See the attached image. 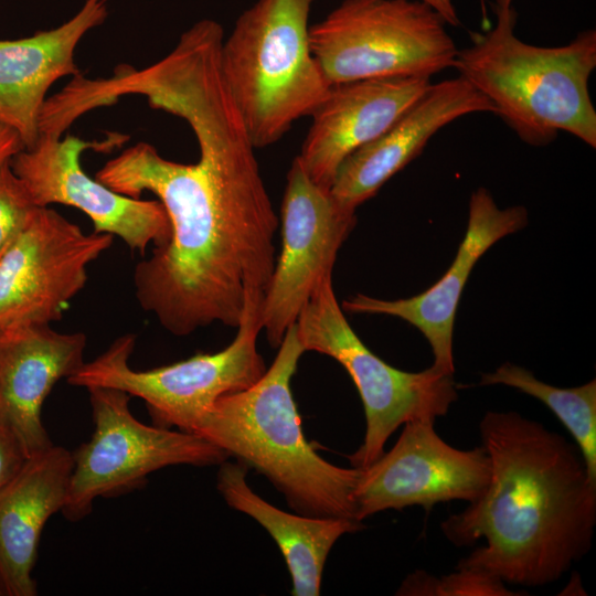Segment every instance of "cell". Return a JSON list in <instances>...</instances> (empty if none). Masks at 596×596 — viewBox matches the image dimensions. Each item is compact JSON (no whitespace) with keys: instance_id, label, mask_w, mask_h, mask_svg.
Wrapping results in <instances>:
<instances>
[{"instance_id":"obj_1","label":"cell","mask_w":596,"mask_h":596,"mask_svg":"<svg viewBox=\"0 0 596 596\" xmlns=\"http://www.w3.org/2000/svg\"><path fill=\"white\" fill-rule=\"evenodd\" d=\"M155 103L189 124L199 160L171 161L138 142L96 173L120 194L153 193L170 221L169 242L134 269L137 301L178 337L213 323L237 328L247 301L265 295L276 263L279 220L256 148L216 63L175 71Z\"/></svg>"},{"instance_id":"obj_2","label":"cell","mask_w":596,"mask_h":596,"mask_svg":"<svg viewBox=\"0 0 596 596\" xmlns=\"http://www.w3.org/2000/svg\"><path fill=\"white\" fill-rule=\"evenodd\" d=\"M479 432L490 458L489 483L440 528L456 546L480 539L486 544L456 567L510 585L552 584L592 547L596 481L576 444L517 412H487Z\"/></svg>"},{"instance_id":"obj_3","label":"cell","mask_w":596,"mask_h":596,"mask_svg":"<svg viewBox=\"0 0 596 596\" xmlns=\"http://www.w3.org/2000/svg\"><path fill=\"white\" fill-rule=\"evenodd\" d=\"M278 348L262 377L220 397L194 434L266 477L295 512L358 521L352 496L360 469L327 461L304 436L290 386L306 352L295 324Z\"/></svg>"},{"instance_id":"obj_4","label":"cell","mask_w":596,"mask_h":596,"mask_svg":"<svg viewBox=\"0 0 596 596\" xmlns=\"http://www.w3.org/2000/svg\"><path fill=\"white\" fill-rule=\"evenodd\" d=\"M496 13L494 26L458 50L453 67L525 143L546 146L565 131L596 148V109L588 88L596 31H581L561 46H536L515 35L513 6L496 8Z\"/></svg>"},{"instance_id":"obj_5","label":"cell","mask_w":596,"mask_h":596,"mask_svg":"<svg viewBox=\"0 0 596 596\" xmlns=\"http://www.w3.org/2000/svg\"><path fill=\"white\" fill-rule=\"evenodd\" d=\"M316 1L256 0L223 40V76L255 148L281 139L330 89L310 47Z\"/></svg>"},{"instance_id":"obj_6","label":"cell","mask_w":596,"mask_h":596,"mask_svg":"<svg viewBox=\"0 0 596 596\" xmlns=\"http://www.w3.org/2000/svg\"><path fill=\"white\" fill-rule=\"evenodd\" d=\"M295 326L305 351L339 362L360 394L366 427L362 445L350 456L352 467L363 469L375 461L400 426L419 419L435 422L458 398L454 374L433 365L406 372L374 354L344 317L334 295L332 274L317 285Z\"/></svg>"},{"instance_id":"obj_7","label":"cell","mask_w":596,"mask_h":596,"mask_svg":"<svg viewBox=\"0 0 596 596\" xmlns=\"http://www.w3.org/2000/svg\"><path fill=\"white\" fill-rule=\"evenodd\" d=\"M262 300L263 296H254L247 301L237 333L223 350L198 352L168 365L135 370L129 358L136 336L126 333L93 361L85 362L67 382L86 390H121L145 402L155 425L194 433L220 397L252 386L265 373L257 350Z\"/></svg>"},{"instance_id":"obj_8","label":"cell","mask_w":596,"mask_h":596,"mask_svg":"<svg viewBox=\"0 0 596 596\" xmlns=\"http://www.w3.org/2000/svg\"><path fill=\"white\" fill-rule=\"evenodd\" d=\"M446 21L421 0H343L309 26L310 47L332 84L428 77L453 67Z\"/></svg>"},{"instance_id":"obj_9","label":"cell","mask_w":596,"mask_h":596,"mask_svg":"<svg viewBox=\"0 0 596 596\" xmlns=\"http://www.w3.org/2000/svg\"><path fill=\"white\" fill-rule=\"evenodd\" d=\"M94 432L72 451L73 469L62 514L77 522L97 498H113L143 487L159 469L219 466L225 451L189 432L147 425L131 413V396L113 387L87 389Z\"/></svg>"},{"instance_id":"obj_10","label":"cell","mask_w":596,"mask_h":596,"mask_svg":"<svg viewBox=\"0 0 596 596\" xmlns=\"http://www.w3.org/2000/svg\"><path fill=\"white\" fill-rule=\"evenodd\" d=\"M113 242L110 234H86L55 210L36 206L0 254V331L60 320L85 287L88 266Z\"/></svg>"},{"instance_id":"obj_11","label":"cell","mask_w":596,"mask_h":596,"mask_svg":"<svg viewBox=\"0 0 596 596\" xmlns=\"http://www.w3.org/2000/svg\"><path fill=\"white\" fill-rule=\"evenodd\" d=\"M280 221L281 253L260 306L262 329L273 348L280 345L320 280L332 274L356 216L315 183L296 157L287 173Z\"/></svg>"},{"instance_id":"obj_12","label":"cell","mask_w":596,"mask_h":596,"mask_svg":"<svg viewBox=\"0 0 596 596\" xmlns=\"http://www.w3.org/2000/svg\"><path fill=\"white\" fill-rule=\"evenodd\" d=\"M434 421H412L389 450L360 469L352 500L358 521L385 511L419 505L429 512L439 503L477 500L491 475L483 446L469 450L447 444Z\"/></svg>"},{"instance_id":"obj_13","label":"cell","mask_w":596,"mask_h":596,"mask_svg":"<svg viewBox=\"0 0 596 596\" xmlns=\"http://www.w3.org/2000/svg\"><path fill=\"white\" fill-rule=\"evenodd\" d=\"M111 145L117 142L39 135L34 146L19 151L10 164L36 206L57 203L78 209L89 217L95 233L118 236L132 252L145 255L150 244L166 245L171 236L161 202L120 194L91 178L81 167L83 151Z\"/></svg>"},{"instance_id":"obj_14","label":"cell","mask_w":596,"mask_h":596,"mask_svg":"<svg viewBox=\"0 0 596 596\" xmlns=\"http://www.w3.org/2000/svg\"><path fill=\"white\" fill-rule=\"evenodd\" d=\"M528 211L515 205L500 209L490 192L479 188L469 200L468 224L448 270L430 288L406 299L384 300L358 294L342 304L348 312L397 317L417 328L434 355L433 366L454 374L453 332L456 310L479 258L499 240L528 224Z\"/></svg>"},{"instance_id":"obj_15","label":"cell","mask_w":596,"mask_h":596,"mask_svg":"<svg viewBox=\"0 0 596 596\" xmlns=\"http://www.w3.org/2000/svg\"><path fill=\"white\" fill-rule=\"evenodd\" d=\"M475 113L494 114V107L459 75L430 84L384 132L342 161L329 189L333 200L343 210L355 212L418 157L437 131Z\"/></svg>"},{"instance_id":"obj_16","label":"cell","mask_w":596,"mask_h":596,"mask_svg":"<svg viewBox=\"0 0 596 596\" xmlns=\"http://www.w3.org/2000/svg\"><path fill=\"white\" fill-rule=\"evenodd\" d=\"M428 77L395 76L332 84L310 115L297 156L310 179L330 189L342 161L384 132L429 87Z\"/></svg>"},{"instance_id":"obj_17","label":"cell","mask_w":596,"mask_h":596,"mask_svg":"<svg viewBox=\"0 0 596 596\" xmlns=\"http://www.w3.org/2000/svg\"><path fill=\"white\" fill-rule=\"evenodd\" d=\"M83 332H58L49 323L0 331V423L15 435L28 457L53 445L42 407L55 384L85 363Z\"/></svg>"},{"instance_id":"obj_18","label":"cell","mask_w":596,"mask_h":596,"mask_svg":"<svg viewBox=\"0 0 596 596\" xmlns=\"http://www.w3.org/2000/svg\"><path fill=\"white\" fill-rule=\"evenodd\" d=\"M109 0H85L61 25L17 40H0V119L20 136L25 149L39 138V118L49 88L79 74L75 49L104 23Z\"/></svg>"},{"instance_id":"obj_19","label":"cell","mask_w":596,"mask_h":596,"mask_svg":"<svg viewBox=\"0 0 596 596\" xmlns=\"http://www.w3.org/2000/svg\"><path fill=\"white\" fill-rule=\"evenodd\" d=\"M72 469V451L52 445L28 457L0 488V582L8 596L38 594L33 570L42 531L62 511Z\"/></svg>"},{"instance_id":"obj_20","label":"cell","mask_w":596,"mask_h":596,"mask_svg":"<svg viewBox=\"0 0 596 596\" xmlns=\"http://www.w3.org/2000/svg\"><path fill=\"white\" fill-rule=\"evenodd\" d=\"M246 472L240 462H221L219 492L231 508L256 520L272 535L291 576V595L318 596L329 552L343 534L362 530V522L285 512L251 489Z\"/></svg>"},{"instance_id":"obj_21","label":"cell","mask_w":596,"mask_h":596,"mask_svg":"<svg viewBox=\"0 0 596 596\" xmlns=\"http://www.w3.org/2000/svg\"><path fill=\"white\" fill-rule=\"evenodd\" d=\"M502 384L544 403L571 433L582 453L592 480L596 481V380L575 387H557L538 380L534 374L505 362L482 373L479 386Z\"/></svg>"},{"instance_id":"obj_22","label":"cell","mask_w":596,"mask_h":596,"mask_svg":"<svg viewBox=\"0 0 596 596\" xmlns=\"http://www.w3.org/2000/svg\"><path fill=\"white\" fill-rule=\"evenodd\" d=\"M407 596H514L500 578L479 570L456 567V572L436 577L424 571L409 574L397 589Z\"/></svg>"},{"instance_id":"obj_23","label":"cell","mask_w":596,"mask_h":596,"mask_svg":"<svg viewBox=\"0 0 596 596\" xmlns=\"http://www.w3.org/2000/svg\"><path fill=\"white\" fill-rule=\"evenodd\" d=\"M36 207L10 160L0 166V254L15 238Z\"/></svg>"},{"instance_id":"obj_24","label":"cell","mask_w":596,"mask_h":596,"mask_svg":"<svg viewBox=\"0 0 596 596\" xmlns=\"http://www.w3.org/2000/svg\"><path fill=\"white\" fill-rule=\"evenodd\" d=\"M26 458L15 435L0 423V488L20 470Z\"/></svg>"},{"instance_id":"obj_25","label":"cell","mask_w":596,"mask_h":596,"mask_svg":"<svg viewBox=\"0 0 596 596\" xmlns=\"http://www.w3.org/2000/svg\"><path fill=\"white\" fill-rule=\"evenodd\" d=\"M24 149L19 134L0 119V166Z\"/></svg>"},{"instance_id":"obj_26","label":"cell","mask_w":596,"mask_h":596,"mask_svg":"<svg viewBox=\"0 0 596 596\" xmlns=\"http://www.w3.org/2000/svg\"><path fill=\"white\" fill-rule=\"evenodd\" d=\"M433 8L448 25L458 26L460 20L458 18L454 0H421Z\"/></svg>"},{"instance_id":"obj_27","label":"cell","mask_w":596,"mask_h":596,"mask_svg":"<svg viewBox=\"0 0 596 596\" xmlns=\"http://www.w3.org/2000/svg\"><path fill=\"white\" fill-rule=\"evenodd\" d=\"M513 0H496V8L504 9L512 7Z\"/></svg>"},{"instance_id":"obj_28","label":"cell","mask_w":596,"mask_h":596,"mask_svg":"<svg viewBox=\"0 0 596 596\" xmlns=\"http://www.w3.org/2000/svg\"><path fill=\"white\" fill-rule=\"evenodd\" d=\"M0 596H8L4 586L0 582Z\"/></svg>"}]
</instances>
